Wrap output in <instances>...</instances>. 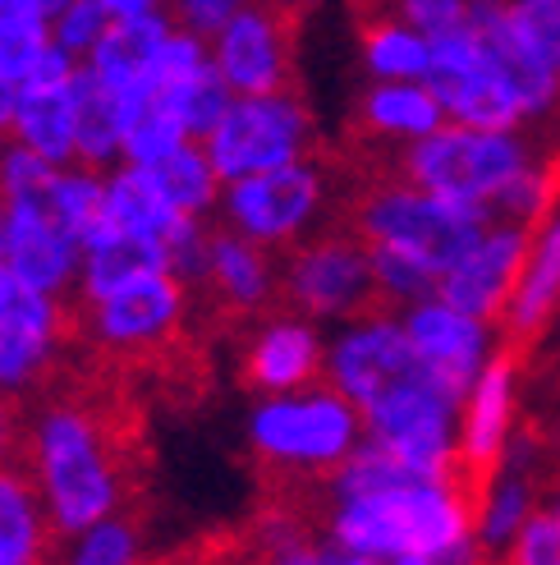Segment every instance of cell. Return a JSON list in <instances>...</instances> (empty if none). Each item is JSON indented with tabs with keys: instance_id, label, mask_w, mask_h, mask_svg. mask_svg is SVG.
Returning a JSON list of instances; mask_svg holds the SVG:
<instances>
[{
	"instance_id": "1",
	"label": "cell",
	"mask_w": 560,
	"mask_h": 565,
	"mask_svg": "<svg viewBox=\"0 0 560 565\" xmlns=\"http://www.w3.org/2000/svg\"><path fill=\"white\" fill-rule=\"evenodd\" d=\"M276 299L280 308H299V313H349L373 322H386L390 308L405 303L396 290L381 286L368 239L341 216H331L317 235L290 239V248L280 253Z\"/></svg>"
},
{
	"instance_id": "2",
	"label": "cell",
	"mask_w": 560,
	"mask_h": 565,
	"mask_svg": "<svg viewBox=\"0 0 560 565\" xmlns=\"http://www.w3.org/2000/svg\"><path fill=\"white\" fill-rule=\"evenodd\" d=\"M331 529L341 547L368 552V556H405V552L441 556L469 539L460 505L445 497L441 483H418V488L381 492V497H354L335 511Z\"/></svg>"
},
{
	"instance_id": "3",
	"label": "cell",
	"mask_w": 560,
	"mask_h": 565,
	"mask_svg": "<svg viewBox=\"0 0 560 565\" xmlns=\"http://www.w3.org/2000/svg\"><path fill=\"white\" fill-rule=\"evenodd\" d=\"M400 171L405 184L455 198V203L487 207L500 189H510L528 171V157L510 134L455 125V129H432L418 143H409L400 157Z\"/></svg>"
},
{
	"instance_id": "4",
	"label": "cell",
	"mask_w": 560,
	"mask_h": 565,
	"mask_svg": "<svg viewBox=\"0 0 560 565\" xmlns=\"http://www.w3.org/2000/svg\"><path fill=\"white\" fill-rule=\"evenodd\" d=\"M220 180H244L258 171H276L290 161H317L322 143L313 129V110L303 93L239 97L220 116V125L203 138Z\"/></svg>"
},
{
	"instance_id": "5",
	"label": "cell",
	"mask_w": 560,
	"mask_h": 565,
	"mask_svg": "<svg viewBox=\"0 0 560 565\" xmlns=\"http://www.w3.org/2000/svg\"><path fill=\"white\" fill-rule=\"evenodd\" d=\"M299 23L303 14L280 0H239L216 38V65L239 97L299 93Z\"/></svg>"
},
{
	"instance_id": "6",
	"label": "cell",
	"mask_w": 560,
	"mask_h": 565,
	"mask_svg": "<svg viewBox=\"0 0 560 565\" xmlns=\"http://www.w3.org/2000/svg\"><path fill=\"white\" fill-rule=\"evenodd\" d=\"M184 308V280L175 271H148L97 303L88 299V345L133 369L189 327Z\"/></svg>"
},
{
	"instance_id": "7",
	"label": "cell",
	"mask_w": 560,
	"mask_h": 565,
	"mask_svg": "<svg viewBox=\"0 0 560 565\" xmlns=\"http://www.w3.org/2000/svg\"><path fill=\"white\" fill-rule=\"evenodd\" d=\"M254 446L262 450V465L335 469L354 446V401L341 391L271 401L254 414Z\"/></svg>"
},
{
	"instance_id": "8",
	"label": "cell",
	"mask_w": 560,
	"mask_h": 565,
	"mask_svg": "<svg viewBox=\"0 0 560 565\" xmlns=\"http://www.w3.org/2000/svg\"><path fill=\"white\" fill-rule=\"evenodd\" d=\"M322 152H317V166L290 161V166H276V171L230 180L226 216H230L235 231L267 244V248L299 239V231L313 221V212L322 203V175H326Z\"/></svg>"
},
{
	"instance_id": "9",
	"label": "cell",
	"mask_w": 560,
	"mask_h": 565,
	"mask_svg": "<svg viewBox=\"0 0 560 565\" xmlns=\"http://www.w3.org/2000/svg\"><path fill=\"white\" fill-rule=\"evenodd\" d=\"M469 28L478 38L487 70L510 88L524 116H542V110L560 106V70L519 23L510 0H469Z\"/></svg>"
},
{
	"instance_id": "10",
	"label": "cell",
	"mask_w": 560,
	"mask_h": 565,
	"mask_svg": "<svg viewBox=\"0 0 560 565\" xmlns=\"http://www.w3.org/2000/svg\"><path fill=\"white\" fill-rule=\"evenodd\" d=\"M534 235L524 225H492V231L473 244L464 258L441 276V303L460 308L469 318H487L500 322L510 313V303L528 276V263H534Z\"/></svg>"
},
{
	"instance_id": "11",
	"label": "cell",
	"mask_w": 560,
	"mask_h": 565,
	"mask_svg": "<svg viewBox=\"0 0 560 565\" xmlns=\"http://www.w3.org/2000/svg\"><path fill=\"white\" fill-rule=\"evenodd\" d=\"M413 382H432L423 354L413 350L409 327L396 322H368L363 331L345 335L331 354V386L368 414L386 395H396ZM437 386V382H432Z\"/></svg>"
},
{
	"instance_id": "12",
	"label": "cell",
	"mask_w": 560,
	"mask_h": 565,
	"mask_svg": "<svg viewBox=\"0 0 560 565\" xmlns=\"http://www.w3.org/2000/svg\"><path fill=\"white\" fill-rule=\"evenodd\" d=\"M373 423V441H381L386 450H396L400 460L441 473V460L451 456L445 450V423H451V401L432 386V382H413L396 395H386L381 405L368 409Z\"/></svg>"
},
{
	"instance_id": "13",
	"label": "cell",
	"mask_w": 560,
	"mask_h": 565,
	"mask_svg": "<svg viewBox=\"0 0 560 565\" xmlns=\"http://www.w3.org/2000/svg\"><path fill=\"white\" fill-rule=\"evenodd\" d=\"M409 341L423 354L437 391L451 405H460L473 382V369H478V354H483L478 318L460 313L451 303H418L409 313Z\"/></svg>"
},
{
	"instance_id": "14",
	"label": "cell",
	"mask_w": 560,
	"mask_h": 565,
	"mask_svg": "<svg viewBox=\"0 0 560 565\" xmlns=\"http://www.w3.org/2000/svg\"><path fill=\"white\" fill-rule=\"evenodd\" d=\"M55 345V303L46 290H33L10 271L0 290V386H23L42 373Z\"/></svg>"
},
{
	"instance_id": "15",
	"label": "cell",
	"mask_w": 560,
	"mask_h": 565,
	"mask_svg": "<svg viewBox=\"0 0 560 565\" xmlns=\"http://www.w3.org/2000/svg\"><path fill=\"white\" fill-rule=\"evenodd\" d=\"M0 212H6V263H10V271L23 280V286L55 295L69 280L74 253L83 244L37 212H23V207H0Z\"/></svg>"
},
{
	"instance_id": "16",
	"label": "cell",
	"mask_w": 560,
	"mask_h": 565,
	"mask_svg": "<svg viewBox=\"0 0 560 565\" xmlns=\"http://www.w3.org/2000/svg\"><path fill=\"white\" fill-rule=\"evenodd\" d=\"M171 38V19L157 14H133V19H110V28L101 33V42L93 46V70L116 88L120 97L143 93L157 55Z\"/></svg>"
},
{
	"instance_id": "17",
	"label": "cell",
	"mask_w": 560,
	"mask_h": 565,
	"mask_svg": "<svg viewBox=\"0 0 560 565\" xmlns=\"http://www.w3.org/2000/svg\"><path fill=\"white\" fill-rule=\"evenodd\" d=\"M441 116H445V106L432 88H418V83H409V78H390V83H377L373 93H363L345 134L423 138V134L441 129Z\"/></svg>"
},
{
	"instance_id": "18",
	"label": "cell",
	"mask_w": 560,
	"mask_h": 565,
	"mask_svg": "<svg viewBox=\"0 0 560 565\" xmlns=\"http://www.w3.org/2000/svg\"><path fill=\"white\" fill-rule=\"evenodd\" d=\"M317 369H322L317 335L303 322H267V331L244 350V382L262 391L308 386L317 377Z\"/></svg>"
},
{
	"instance_id": "19",
	"label": "cell",
	"mask_w": 560,
	"mask_h": 565,
	"mask_svg": "<svg viewBox=\"0 0 560 565\" xmlns=\"http://www.w3.org/2000/svg\"><path fill=\"white\" fill-rule=\"evenodd\" d=\"M74 97V138H78V161L88 171H101L110 152L125 148V102L110 83L88 65H78L69 78Z\"/></svg>"
},
{
	"instance_id": "20",
	"label": "cell",
	"mask_w": 560,
	"mask_h": 565,
	"mask_svg": "<svg viewBox=\"0 0 560 565\" xmlns=\"http://www.w3.org/2000/svg\"><path fill=\"white\" fill-rule=\"evenodd\" d=\"M560 313V216L551 221V231L538 239L528 276L510 303V331H506V350L519 359L528 345H538V335L547 322Z\"/></svg>"
},
{
	"instance_id": "21",
	"label": "cell",
	"mask_w": 560,
	"mask_h": 565,
	"mask_svg": "<svg viewBox=\"0 0 560 565\" xmlns=\"http://www.w3.org/2000/svg\"><path fill=\"white\" fill-rule=\"evenodd\" d=\"M106 207H110L116 231L148 235V239H161V244H171L189 221V212H180L171 198L161 193V184L152 180L148 166H129V171H120L116 180H110L106 184Z\"/></svg>"
},
{
	"instance_id": "22",
	"label": "cell",
	"mask_w": 560,
	"mask_h": 565,
	"mask_svg": "<svg viewBox=\"0 0 560 565\" xmlns=\"http://www.w3.org/2000/svg\"><path fill=\"white\" fill-rule=\"evenodd\" d=\"M23 148H33L46 161H74L78 138H74V97L69 83L61 88H19V116L10 129Z\"/></svg>"
},
{
	"instance_id": "23",
	"label": "cell",
	"mask_w": 560,
	"mask_h": 565,
	"mask_svg": "<svg viewBox=\"0 0 560 565\" xmlns=\"http://www.w3.org/2000/svg\"><path fill=\"white\" fill-rule=\"evenodd\" d=\"M148 271H171V253H165L161 239H148V235H129V231H116L106 244L88 248V271H83V295L93 303L116 295L129 280L148 276Z\"/></svg>"
},
{
	"instance_id": "24",
	"label": "cell",
	"mask_w": 560,
	"mask_h": 565,
	"mask_svg": "<svg viewBox=\"0 0 560 565\" xmlns=\"http://www.w3.org/2000/svg\"><path fill=\"white\" fill-rule=\"evenodd\" d=\"M358 46H363V61L373 65V74L381 78H428L432 70V42L413 33V23L400 14H373V19H358L354 23Z\"/></svg>"
},
{
	"instance_id": "25",
	"label": "cell",
	"mask_w": 560,
	"mask_h": 565,
	"mask_svg": "<svg viewBox=\"0 0 560 565\" xmlns=\"http://www.w3.org/2000/svg\"><path fill=\"white\" fill-rule=\"evenodd\" d=\"M37 478L0 469V565H37L42 561V515L33 501Z\"/></svg>"
},
{
	"instance_id": "26",
	"label": "cell",
	"mask_w": 560,
	"mask_h": 565,
	"mask_svg": "<svg viewBox=\"0 0 560 565\" xmlns=\"http://www.w3.org/2000/svg\"><path fill=\"white\" fill-rule=\"evenodd\" d=\"M152 180L161 184V193L171 198V203L189 216H198L212 207V198H216V166H212V152L207 143H198V138H189L184 148H175L171 157H161L157 166H148Z\"/></svg>"
},
{
	"instance_id": "27",
	"label": "cell",
	"mask_w": 560,
	"mask_h": 565,
	"mask_svg": "<svg viewBox=\"0 0 560 565\" xmlns=\"http://www.w3.org/2000/svg\"><path fill=\"white\" fill-rule=\"evenodd\" d=\"M189 143V129L180 120V110L171 102H161L157 93H148L129 110L125 120V152L133 166H157L161 157H171L175 148Z\"/></svg>"
},
{
	"instance_id": "28",
	"label": "cell",
	"mask_w": 560,
	"mask_h": 565,
	"mask_svg": "<svg viewBox=\"0 0 560 565\" xmlns=\"http://www.w3.org/2000/svg\"><path fill=\"white\" fill-rule=\"evenodd\" d=\"M133 556H138V511H125V515H106L93 529H83L69 556L51 561V565H138ZM37 565H46V561H37Z\"/></svg>"
},
{
	"instance_id": "29",
	"label": "cell",
	"mask_w": 560,
	"mask_h": 565,
	"mask_svg": "<svg viewBox=\"0 0 560 565\" xmlns=\"http://www.w3.org/2000/svg\"><path fill=\"white\" fill-rule=\"evenodd\" d=\"M230 83H226V74H220V65L216 61H207V70L189 83V88H180L175 97H171V106L180 110V120H184V129H189V138H207L216 125H220V116L230 110ZM165 102V97H161Z\"/></svg>"
},
{
	"instance_id": "30",
	"label": "cell",
	"mask_w": 560,
	"mask_h": 565,
	"mask_svg": "<svg viewBox=\"0 0 560 565\" xmlns=\"http://www.w3.org/2000/svg\"><path fill=\"white\" fill-rule=\"evenodd\" d=\"M46 28L42 14H14V19H0V74L23 83L28 70L37 65V55L46 51Z\"/></svg>"
},
{
	"instance_id": "31",
	"label": "cell",
	"mask_w": 560,
	"mask_h": 565,
	"mask_svg": "<svg viewBox=\"0 0 560 565\" xmlns=\"http://www.w3.org/2000/svg\"><path fill=\"white\" fill-rule=\"evenodd\" d=\"M106 28H110V10L101 0H69L61 10V23H55V42L69 55H78V51H93Z\"/></svg>"
},
{
	"instance_id": "32",
	"label": "cell",
	"mask_w": 560,
	"mask_h": 565,
	"mask_svg": "<svg viewBox=\"0 0 560 565\" xmlns=\"http://www.w3.org/2000/svg\"><path fill=\"white\" fill-rule=\"evenodd\" d=\"M165 6V19H171L180 33H193V38H220V28L230 23V14L239 10V0H161Z\"/></svg>"
},
{
	"instance_id": "33",
	"label": "cell",
	"mask_w": 560,
	"mask_h": 565,
	"mask_svg": "<svg viewBox=\"0 0 560 565\" xmlns=\"http://www.w3.org/2000/svg\"><path fill=\"white\" fill-rule=\"evenodd\" d=\"M500 565H560V520L534 515L524 524L515 552Z\"/></svg>"
},
{
	"instance_id": "34",
	"label": "cell",
	"mask_w": 560,
	"mask_h": 565,
	"mask_svg": "<svg viewBox=\"0 0 560 565\" xmlns=\"http://www.w3.org/2000/svg\"><path fill=\"white\" fill-rule=\"evenodd\" d=\"M396 6L418 33H428V38L469 23V0H396Z\"/></svg>"
},
{
	"instance_id": "35",
	"label": "cell",
	"mask_w": 560,
	"mask_h": 565,
	"mask_svg": "<svg viewBox=\"0 0 560 565\" xmlns=\"http://www.w3.org/2000/svg\"><path fill=\"white\" fill-rule=\"evenodd\" d=\"M19 116V83L0 74V129H14Z\"/></svg>"
},
{
	"instance_id": "36",
	"label": "cell",
	"mask_w": 560,
	"mask_h": 565,
	"mask_svg": "<svg viewBox=\"0 0 560 565\" xmlns=\"http://www.w3.org/2000/svg\"><path fill=\"white\" fill-rule=\"evenodd\" d=\"M110 19H133V14H152V0H101Z\"/></svg>"
},
{
	"instance_id": "37",
	"label": "cell",
	"mask_w": 560,
	"mask_h": 565,
	"mask_svg": "<svg viewBox=\"0 0 560 565\" xmlns=\"http://www.w3.org/2000/svg\"><path fill=\"white\" fill-rule=\"evenodd\" d=\"M326 561H331V565H377V556L354 552V547H341V543H335V552H326Z\"/></svg>"
},
{
	"instance_id": "38",
	"label": "cell",
	"mask_w": 560,
	"mask_h": 565,
	"mask_svg": "<svg viewBox=\"0 0 560 565\" xmlns=\"http://www.w3.org/2000/svg\"><path fill=\"white\" fill-rule=\"evenodd\" d=\"M396 565H437V556H423V552H405V556H396Z\"/></svg>"
}]
</instances>
